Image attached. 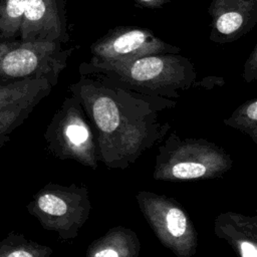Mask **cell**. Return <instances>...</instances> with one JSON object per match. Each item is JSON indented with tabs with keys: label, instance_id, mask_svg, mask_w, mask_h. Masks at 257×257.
I'll return each instance as SVG.
<instances>
[{
	"label": "cell",
	"instance_id": "cell-1",
	"mask_svg": "<svg viewBox=\"0 0 257 257\" xmlns=\"http://www.w3.org/2000/svg\"><path fill=\"white\" fill-rule=\"evenodd\" d=\"M69 91L90 121L99 162L109 169L128 168L163 141L171 125L159 112L177 105L174 99L136 93L93 76L81 75Z\"/></svg>",
	"mask_w": 257,
	"mask_h": 257
},
{
	"label": "cell",
	"instance_id": "cell-2",
	"mask_svg": "<svg viewBox=\"0 0 257 257\" xmlns=\"http://www.w3.org/2000/svg\"><path fill=\"white\" fill-rule=\"evenodd\" d=\"M80 75L104 78L115 85L148 96L174 99L194 86V63L179 53L151 54L121 61L90 58L79 65Z\"/></svg>",
	"mask_w": 257,
	"mask_h": 257
},
{
	"label": "cell",
	"instance_id": "cell-7",
	"mask_svg": "<svg viewBox=\"0 0 257 257\" xmlns=\"http://www.w3.org/2000/svg\"><path fill=\"white\" fill-rule=\"evenodd\" d=\"M139 208L160 243L177 257H193L198 233L193 220L174 198L150 191L136 195Z\"/></svg>",
	"mask_w": 257,
	"mask_h": 257
},
{
	"label": "cell",
	"instance_id": "cell-14",
	"mask_svg": "<svg viewBox=\"0 0 257 257\" xmlns=\"http://www.w3.org/2000/svg\"><path fill=\"white\" fill-rule=\"evenodd\" d=\"M51 255L50 247L15 232H10L0 241V257H51Z\"/></svg>",
	"mask_w": 257,
	"mask_h": 257
},
{
	"label": "cell",
	"instance_id": "cell-3",
	"mask_svg": "<svg viewBox=\"0 0 257 257\" xmlns=\"http://www.w3.org/2000/svg\"><path fill=\"white\" fill-rule=\"evenodd\" d=\"M233 164L230 154L219 145L205 139L181 138L172 132L159 147L153 178L165 182L217 179Z\"/></svg>",
	"mask_w": 257,
	"mask_h": 257
},
{
	"label": "cell",
	"instance_id": "cell-12",
	"mask_svg": "<svg viewBox=\"0 0 257 257\" xmlns=\"http://www.w3.org/2000/svg\"><path fill=\"white\" fill-rule=\"evenodd\" d=\"M214 233L227 241L238 257H257V216L220 213L214 221Z\"/></svg>",
	"mask_w": 257,
	"mask_h": 257
},
{
	"label": "cell",
	"instance_id": "cell-4",
	"mask_svg": "<svg viewBox=\"0 0 257 257\" xmlns=\"http://www.w3.org/2000/svg\"><path fill=\"white\" fill-rule=\"evenodd\" d=\"M73 47L58 42L0 38V85L25 79H46L56 85Z\"/></svg>",
	"mask_w": 257,
	"mask_h": 257
},
{
	"label": "cell",
	"instance_id": "cell-8",
	"mask_svg": "<svg viewBox=\"0 0 257 257\" xmlns=\"http://www.w3.org/2000/svg\"><path fill=\"white\" fill-rule=\"evenodd\" d=\"M180 51V47L167 43L150 29L127 25L109 29L90 45L91 58L105 62Z\"/></svg>",
	"mask_w": 257,
	"mask_h": 257
},
{
	"label": "cell",
	"instance_id": "cell-11",
	"mask_svg": "<svg viewBox=\"0 0 257 257\" xmlns=\"http://www.w3.org/2000/svg\"><path fill=\"white\" fill-rule=\"evenodd\" d=\"M209 39L225 44L249 33L257 23V0H212Z\"/></svg>",
	"mask_w": 257,
	"mask_h": 257
},
{
	"label": "cell",
	"instance_id": "cell-15",
	"mask_svg": "<svg viewBox=\"0 0 257 257\" xmlns=\"http://www.w3.org/2000/svg\"><path fill=\"white\" fill-rule=\"evenodd\" d=\"M29 0H0V38L17 39Z\"/></svg>",
	"mask_w": 257,
	"mask_h": 257
},
{
	"label": "cell",
	"instance_id": "cell-16",
	"mask_svg": "<svg viewBox=\"0 0 257 257\" xmlns=\"http://www.w3.org/2000/svg\"><path fill=\"white\" fill-rule=\"evenodd\" d=\"M223 122L249 136L254 144H257V98H251L240 104Z\"/></svg>",
	"mask_w": 257,
	"mask_h": 257
},
{
	"label": "cell",
	"instance_id": "cell-17",
	"mask_svg": "<svg viewBox=\"0 0 257 257\" xmlns=\"http://www.w3.org/2000/svg\"><path fill=\"white\" fill-rule=\"evenodd\" d=\"M242 77L247 83L257 79V44L254 45L244 63Z\"/></svg>",
	"mask_w": 257,
	"mask_h": 257
},
{
	"label": "cell",
	"instance_id": "cell-18",
	"mask_svg": "<svg viewBox=\"0 0 257 257\" xmlns=\"http://www.w3.org/2000/svg\"><path fill=\"white\" fill-rule=\"evenodd\" d=\"M137 4H139L142 7L150 8V9H157L162 7L163 5L172 2L174 0H133Z\"/></svg>",
	"mask_w": 257,
	"mask_h": 257
},
{
	"label": "cell",
	"instance_id": "cell-10",
	"mask_svg": "<svg viewBox=\"0 0 257 257\" xmlns=\"http://www.w3.org/2000/svg\"><path fill=\"white\" fill-rule=\"evenodd\" d=\"M17 39L66 43L69 35L65 0H29L21 19Z\"/></svg>",
	"mask_w": 257,
	"mask_h": 257
},
{
	"label": "cell",
	"instance_id": "cell-9",
	"mask_svg": "<svg viewBox=\"0 0 257 257\" xmlns=\"http://www.w3.org/2000/svg\"><path fill=\"white\" fill-rule=\"evenodd\" d=\"M52 87L46 79H25L0 85V148L8 143L13 131L25 121Z\"/></svg>",
	"mask_w": 257,
	"mask_h": 257
},
{
	"label": "cell",
	"instance_id": "cell-6",
	"mask_svg": "<svg viewBox=\"0 0 257 257\" xmlns=\"http://www.w3.org/2000/svg\"><path fill=\"white\" fill-rule=\"evenodd\" d=\"M44 139L47 151L58 160H71L96 170L95 136L82 106L72 94L63 99L48 123Z\"/></svg>",
	"mask_w": 257,
	"mask_h": 257
},
{
	"label": "cell",
	"instance_id": "cell-13",
	"mask_svg": "<svg viewBox=\"0 0 257 257\" xmlns=\"http://www.w3.org/2000/svg\"><path fill=\"white\" fill-rule=\"evenodd\" d=\"M140 251L138 235L131 228L116 226L93 240L85 257H139Z\"/></svg>",
	"mask_w": 257,
	"mask_h": 257
},
{
	"label": "cell",
	"instance_id": "cell-5",
	"mask_svg": "<svg viewBox=\"0 0 257 257\" xmlns=\"http://www.w3.org/2000/svg\"><path fill=\"white\" fill-rule=\"evenodd\" d=\"M43 229L55 232L62 240L77 237L88 220L91 202L87 187L48 183L36 192L26 206Z\"/></svg>",
	"mask_w": 257,
	"mask_h": 257
}]
</instances>
